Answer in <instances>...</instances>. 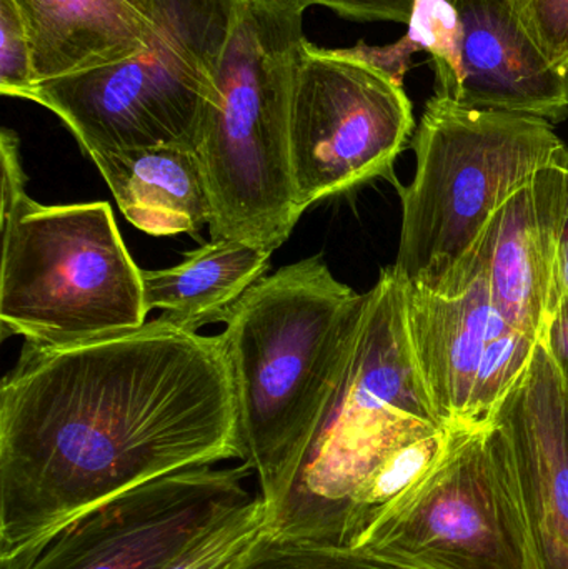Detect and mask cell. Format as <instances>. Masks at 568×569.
<instances>
[{
	"mask_svg": "<svg viewBox=\"0 0 568 569\" xmlns=\"http://www.w3.org/2000/svg\"><path fill=\"white\" fill-rule=\"evenodd\" d=\"M240 455L219 335L160 315L80 343L26 341L0 385V567L90 508Z\"/></svg>",
	"mask_w": 568,
	"mask_h": 569,
	"instance_id": "obj_1",
	"label": "cell"
},
{
	"mask_svg": "<svg viewBox=\"0 0 568 569\" xmlns=\"http://www.w3.org/2000/svg\"><path fill=\"white\" fill-rule=\"evenodd\" d=\"M367 293L336 279L322 257L253 284L219 335L236 391L240 458L267 513L280 503L319 427L356 340Z\"/></svg>",
	"mask_w": 568,
	"mask_h": 569,
	"instance_id": "obj_2",
	"label": "cell"
},
{
	"mask_svg": "<svg viewBox=\"0 0 568 569\" xmlns=\"http://www.w3.org/2000/svg\"><path fill=\"white\" fill-rule=\"evenodd\" d=\"M306 7L293 0H239L223 50L219 96L197 143L209 190L213 240L273 253L302 217L290 169L293 73Z\"/></svg>",
	"mask_w": 568,
	"mask_h": 569,
	"instance_id": "obj_3",
	"label": "cell"
},
{
	"mask_svg": "<svg viewBox=\"0 0 568 569\" xmlns=\"http://www.w3.org/2000/svg\"><path fill=\"white\" fill-rule=\"evenodd\" d=\"M397 276L450 297L504 203L540 170L568 167V147L537 117L469 109L434 96L413 139Z\"/></svg>",
	"mask_w": 568,
	"mask_h": 569,
	"instance_id": "obj_4",
	"label": "cell"
},
{
	"mask_svg": "<svg viewBox=\"0 0 568 569\" xmlns=\"http://www.w3.org/2000/svg\"><path fill=\"white\" fill-rule=\"evenodd\" d=\"M446 428L434 411L407 325L406 284L382 270L342 375L280 501L300 527L337 530L377 465L403 441Z\"/></svg>",
	"mask_w": 568,
	"mask_h": 569,
	"instance_id": "obj_5",
	"label": "cell"
},
{
	"mask_svg": "<svg viewBox=\"0 0 568 569\" xmlns=\"http://www.w3.org/2000/svg\"><path fill=\"white\" fill-rule=\"evenodd\" d=\"M239 0H157L136 56L37 83L29 99L56 113L89 156L149 147L197 150L219 96L217 77Z\"/></svg>",
	"mask_w": 568,
	"mask_h": 569,
	"instance_id": "obj_6",
	"label": "cell"
},
{
	"mask_svg": "<svg viewBox=\"0 0 568 569\" xmlns=\"http://www.w3.org/2000/svg\"><path fill=\"white\" fill-rule=\"evenodd\" d=\"M0 328L62 347L147 321L142 270L107 202L42 206L29 196L0 217Z\"/></svg>",
	"mask_w": 568,
	"mask_h": 569,
	"instance_id": "obj_7",
	"label": "cell"
},
{
	"mask_svg": "<svg viewBox=\"0 0 568 569\" xmlns=\"http://www.w3.org/2000/svg\"><path fill=\"white\" fill-rule=\"evenodd\" d=\"M417 569H534L509 448L494 423L450 428L432 468L357 547Z\"/></svg>",
	"mask_w": 568,
	"mask_h": 569,
	"instance_id": "obj_8",
	"label": "cell"
},
{
	"mask_svg": "<svg viewBox=\"0 0 568 569\" xmlns=\"http://www.w3.org/2000/svg\"><path fill=\"white\" fill-rule=\"evenodd\" d=\"M413 130L402 83L352 56L307 40L290 93V169L300 210L349 192L393 162Z\"/></svg>",
	"mask_w": 568,
	"mask_h": 569,
	"instance_id": "obj_9",
	"label": "cell"
},
{
	"mask_svg": "<svg viewBox=\"0 0 568 569\" xmlns=\"http://www.w3.org/2000/svg\"><path fill=\"white\" fill-rule=\"evenodd\" d=\"M247 465L189 468L83 511L6 569H163L256 495Z\"/></svg>",
	"mask_w": 568,
	"mask_h": 569,
	"instance_id": "obj_10",
	"label": "cell"
},
{
	"mask_svg": "<svg viewBox=\"0 0 568 569\" xmlns=\"http://www.w3.org/2000/svg\"><path fill=\"white\" fill-rule=\"evenodd\" d=\"M490 423L516 470L534 569H568V393L540 341Z\"/></svg>",
	"mask_w": 568,
	"mask_h": 569,
	"instance_id": "obj_11",
	"label": "cell"
},
{
	"mask_svg": "<svg viewBox=\"0 0 568 569\" xmlns=\"http://www.w3.org/2000/svg\"><path fill=\"white\" fill-rule=\"evenodd\" d=\"M567 193L568 167L540 170L504 203L474 250L496 313L539 341L560 301L557 252Z\"/></svg>",
	"mask_w": 568,
	"mask_h": 569,
	"instance_id": "obj_12",
	"label": "cell"
},
{
	"mask_svg": "<svg viewBox=\"0 0 568 569\" xmlns=\"http://www.w3.org/2000/svg\"><path fill=\"white\" fill-rule=\"evenodd\" d=\"M460 22V79L452 102L560 123L568 70L544 56L512 0H450Z\"/></svg>",
	"mask_w": 568,
	"mask_h": 569,
	"instance_id": "obj_13",
	"label": "cell"
},
{
	"mask_svg": "<svg viewBox=\"0 0 568 569\" xmlns=\"http://www.w3.org/2000/svg\"><path fill=\"white\" fill-rule=\"evenodd\" d=\"M406 284V283H403ZM413 355L442 427L459 428L499 315L480 273L454 297L406 284Z\"/></svg>",
	"mask_w": 568,
	"mask_h": 569,
	"instance_id": "obj_14",
	"label": "cell"
},
{
	"mask_svg": "<svg viewBox=\"0 0 568 569\" xmlns=\"http://www.w3.org/2000/svg\"><path fill=\"white\" fill-rule=\"evenodd\" d=\"M26 23L37 83L136 56L157 23V0H12Z\"/></svg>",
	"mask_w": 568,
	"mask_h": 569,
	"instance_id": "obj_15",
	"label": "cell"
},
{
	"mask_svg": "<svg viewBox=\"0 0 568 569\" xmlns=\"http://www.w3.org/2000/svg\"><path fill=\"white\" fill-rule=\"evenodd\" d=\"M123 217L153 237L196 236L212 219L196 150L149 147L92 153Z\"/></svg>",
	"mask_w": 568,
	"mask_h": 569,
	"instance_id": "obj_16",
	"label": "cell"
},
{
	"mask_svg": "<svg viewBox=\"0 0 568 569\" xmlns=\"http://www.w3.org/2000/svg\"><path fill=\"white\" fill-rule=\"evenodd\" d=\"M272 252L240 240L220 239L186 253L179 266L142 270L147 310L199 331L226 321L237 301L266 277Z\"/></svg>",
	"mask_w": 568,
	"mask_h": 569,
	"instance_id": "obj_17",
	"label": "cell"
},
{
	"mask_svg": "<svg viewBox=\"0 0 568 569\" xmlns=\"http://www.w3.org/2000/svg\"><path fill=\"white\" fill-rule=\"evenodd\" d=\"M450 428H437L393 448L353 495L347 523V547L356 548L373 521L416 485L442 457Z\"/></svg>",
	"mask_w": 568,
	"mask_h": 569,
	"instance_id": "obj_18",
	"label": "cell"
},
{
	"mask_svg": "<svg viewBox=\"0 0 568 569\" xmlns=\"http://www.w3.org/2000/svg\"><path fill=\"white\" fill-rule=\"evenodd\" d=\"M537 343V338L509 327L499 317L484 351L469 407L459 428H477L489 423L500 401L529 367Z\"/></svg>",
	"mask_w": 568,
	"mask_h": 569,
	"instance_id": "obj_19",
	"label": "cell"
},
{
	"mask_svg": "<svg viewBox=\"0 0 568 569\" xmlns=\"http://www.w3.org/2000/svg\"><path fill=\"white\" fill-rule=\"evenodd\" d=\"M236 569H417L359 548L322 547L263 531Z\"/></svg>",
	"mask_w": 568,
	"mask_h": 569,
	"instance_id": "obj_20",
	"label": "cell"
},
{
	"mask_svg": "<svg viewBox=\"0 0 568 569\" xmlns=\"http://www.w3.org/2000/svg\"><path fill=\"white\" fill-rule=\"evenodd\" d=\"M266 528L267 508L259 495L200 535L163 569H236Z\"/></svg>",
	"mask_w": 568,
	"mask_h": 569,
	"instance_id": "obj_21",
	"label": "cell"
},
{
	"mask_svg": "<svg viewBox=\"0 0 568 569\" xmlns=\"http://www.w3.org/2000/svg\"><path fill=\"white\" fill-rule=\"evenodd\" d=\"M409 36L429 53L436 72V93L450 99L460 79V22L450 0H416Z\"/></svg>",
	"mask_w": 568,
	"mask_h": 569,
	"instance_id": "obj_22",
	"label": "cell"
},
{
	"mask_svg": "<svg viewBox=\"0 0 568 569\" xmlns=\"http://www.w3.org/2000/svg\"><path fill=\"white\" fill-rule=\"evenodd\" d=\"M36 86L26 23L12 0H0V93L27 100Z\"/></svg>",
	"mask_w": 568,
	"mask_h": 569,
	"instance_id": "obj_23",
	"label": "cell"
},
{
	"mask_svg": "<svg viewBox=\"0 0 568 569\" xmlns=\"http://www.w3.org/2000/svg\"><path fill=\"white\" fill-rule=\"evenodd\" d=\"M544 56L557 69L568 70V0H512Z\"/></svg>",
	"mask_w": 568,
	"mask_h": 569,
	"instance_id": "obj_24",
	"label": "cell"
},
{
	"mask_svg": "<svg viewBox=\"0 0 568 569\" xmlns=\"http://www.w3.org/2000/svg\"><path fill=\"white\" fill-rule=\"evenodd\" d=\"M300 6H323L352 20L409 23L416 0H293Z\"/></svg>",
	"mask_w": 568,
	"mask_h": 569,
	"instance_id": "obj_25",
	"label": "cell"
},
{
	"mask_svg": "<svg viewBox=\"0 0 568 569\" xmlns=\"http://www.w3.org/2000/svg\"><path fill=\"white\" fill-rule=\"evenodd\" d=\"M352 56L372 63L377 69L392 77L396 82L402 83L407 70L412 67V56L416 52H422L416 40L406 33L399 42L390 43L383 47H370L363 42L357 43L356 47L349 49Z\"/></svg>",
	"mask_w": 568,
	"mask_h": 569,
	"instance_id": "obj_26",
	"label": "cell"
},
{
	"mask_svg": "<svg viewBox=\"0 0 568 569\" xmlns=\"http://www.w3.org/2000/svg\"><path fill=\"white\" fill-rule=\"evenodd\" d=\"M19 137L13 130L0 133V170H2V199L0 217L6 216L20 199L27 196V176L20 162Z\"/></svg>",
	"mask_w": 568,
	"mask_h": 569,
	"instance_id": "obj_27",
	"label": "cell"
},
{
	"mask_svg": "<svg viewBox=\"0 0 568 569\" xmlns=\"http://www.w3.org/2000/svg\"><path fill=\"white\" fill-rule=\"evenodd\" d=\"M540 343L549 353L550 360L559 371L560 380L568 393V295L560 298L557 307L550 313L544 328Z\"/></svg>",
	"mask_w": 568,
	"mask_h": 569,
	"instance_id": "obj_28",
	"label": "cell"
},
{
	"mask_svg": "<svg viewBox=\"0 0 568 569\" xmlns=\"http://www.w3.org/2000/svg\"><path fill=\"white\" fill-rule=\"evenodd\" d=\"M557 295H568V193L562 229H560L559 252H557Z\"/></svg>",
	"mask_w": 568,
	"mask_h": 569,
	"instance_id": "obj_29",
	"label": "cell"
}]
</instances>
